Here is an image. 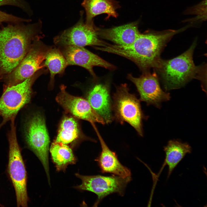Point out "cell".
<instances>
[{
    "mask_svg": "<svg viewBox=\"0 0 207 207\" xmlns=\"http://www.w3.org/2000/svg\"><path fill=\"white\" fill-rule=\"evenodd\" d=\"M186 29L185 27L177 30H168L150 32L139 35L131 44L126 46L108 44L95 49L112 53L131 60L143 72L151 68L155 69L161 59L160 54L166 44L175 35Z\"/></svg>",
    "mask_w": 207,
    "mask_h": 207,
    "instance_id": "obj_1",
    "label": "cell"
},
{
    "mask_svg": "<svg viewBox=\"0 0 207 207\" xmlns=\"http://www.w3.org/2000/svg\"><path fill=\"white\" fill-rule=\"evenodd\" d=\"M9 25L0 30V73L9 74L19 65L41 33L42 22Z\"/></svg>",
    "mask_w": 207,
    "mask_h": 207,
    "instance_id": "obj_2",
    "label": "cell"
},
{
    "mask_svg": "<svg viewBox=\"0 0 207 207\" xmlns=\"http://www.w3.org/2000/svg\"><path fill=\"white\" fill-rule=\"evenodd\" d=\"M196 44L194 42L187 50L175 58L160 60L155 69L166 90L181 87L193 78L201 81L204 90L206 88V67L205 65L196 66L193 60Z\"/></svg>",
    "mask_w": 207,
    "mask_h": 207,
    "instance_id": "obj_3",
    "label": "cell"
},
{
    "mask_svg": "<svg viewBox=\"0 0 207 207\" xmlns=\"http://www.w3.org/2000/svg\"><path fill=\"white\" fill-rule=\"evenodd\" d=\"M8 135L9 151L7 172L14 187L18 207H27L28 197L27 174L21 151L17 140L14 119L11 120Z\"/></svg>",
    "mask_w": 207,
    "mask_h": 207,
    "instance_id": "obj_4",
    "label": "cell"
},
{
    "mask_svg": "<svg viewBox=\"0 0 207 207\" xmlns=\"http://www.w3.org/2000/svg\"><path fill=\"white\" fill-rule=\"evenodd\" d=\"M127 84L118 87L113 96V108L115 116L121 124L126 122L141 136L143 135L142 120L143 115L140 101L130 93Z\"/></svg>",
    "mask_w": 207,
    "mask_h": 207,
    "instance_id": "obj_5",
    "label": "cell"
},
{
    "mask_svg": "<svg viewBox=\"0 0 207 207\" xmlns=\"http://www.w3.org/2000/svg\"><path fill=\"white\" fill-rule=\"evenodd\" d=\"M39 76L34 74L20 83L5 88L0 98L2 124L15 118L19 111L30 101L32 85Z\"/></svg>",
    "mask_w": 207,
    "mask_h": 207,
    "instance_id": "obj_6",
    "label": "cell"
},
{
    "mask_svg": "<svg viewBox=\"0 0 207 207\" xmlns=\"http://www.w3.org/2000/svg\"><path fill=\"white\" fill-rule=\"evenodd\" d=\"M74 26L61 32L53 39V42L58 47L72 45L84 47L87 46L103 47L108 43L99 38L97 28L93 23L88 24L83 20V12Z\"/></svg>",
    "mask_w": 207,
    "mask_h": 207,
    "instance_id": "obj_7",
    "label": "cell"
},
{
    "mask_svg": "<svg viewBox=\"0 0 207 207\" xmlns=\"http://www.w3.org/2000/svg\"><path fill=\"white\" fill-rule=\"evenodd\" d=\"M75 175L81 180L82 183L74 188L96 194L98 198L94 204L96 206L103 198L112 193H117L123 196L127 185L131 179V177L123 178L114 175L110 176H87L77 173Z\"/></svg>",
    "mask_w": 207,
    "mask_h": 207,
    "instance_id": "obj_8",
    "label": "cell"
},
{
    "mask_svg": "<svg viewBox=\"0 0 207 207\" xmlns=\"http://www.w3.org/2000/svg\"><path fill=\"white\" fill-rule=\"evenodd\" d=\"M26 135L28 146L41 161L50 183L48 160L50 140L42 116L37 114L30 118L27 124Z\"/></svg>",
    "mask_w": 207,
    "mask_h": 207,
    "instance_id": "obj_9",
    "label": "cell"
},
{
    "mask_svg": "<svg viewBox=\"0 0 207 207\" xmlns=\"http://www.w3.org/2000/svg\"><path fill=\"white\" fill-rule=\"evenodd\" d=\"M42 37L39 36L34 41L24 58L12 72L7 86L20 83L45 67L44 62L50 46H47L41 41Z\"/></svg>",
    "mask_w": 207,
    "mask_h": 207,
    "instance_id": "obj_10",
    "label": "cell"
},
{
    "mask_svg": "<svg viewBox=\"0 0 207 207\" xmlns=\"http://www.w3.org/2000/svg\"><path fill=\"white\" fill-rule=\"evenodd\" d=\"M128 78L136 86L140 95V100L148 105L160 108L162 102L170 99V94L161 88L158 76L155 71L152 73L149 71L143 72L139 77L129 74Z\"/></svg>",
    "mask_w": 207,
    "mask_h": 207,
    "instance_id": "obj_11",
    "label": "cell"
},
{
    "mask_svg": "<svg viewBox=\"0 0 207 207\" xmlns=\"http://www.w3.org/2000/svg\"><path fill=\"white\" fill-rule=\"evenodd\" d=\"M64 85L60 87V91L56 100L67 112L76 117L89 122L92 125L95 122L104 124L103 119L93 108L87 99L68 93Z\"/></svg>",
    "mask_w": 207,
    "mask_h": 207,
    "instance_id": "obj_12",
    "label": "cell"
},
{
    "mask_svg": "<svg viewBox=\"0 0 207 207\" xmlns=\"http://www.w3.org/2000/svg\"><path fill=\"white\" fill-rule=\"evenodd\" d=\"M68 65H76L86 69L95 79L94 66L102 67L113 70L116 67L83 47L70 45L58 47Z\"/></svg>",
    "mask_w": 207,
    "mask_h": 207,
    "instance_id": "obj_13",
    "label": "cell"
},
{
    "mask_svg": "<svg viewBox=\"0 0 207 207\" xmlns=\"http://www.w3.org/2000/svg\"><path fill=\"white\" fill-rule=\"evenodd\" d=\"M101 144V151L96 159L102 173H110L123 178L131 177V170L122 165L116 153L111 150L101 136L95 124L93 125Z\"/></svg>",
    "mask_w": 207,
    "mask_h": 207,
    "instance_id": "obj_14",
    "label": "cell"
},
{
    "mask_svg": "<svg viewBox=\"0 0 207 207\" xmlns=\"http://www.w3.org/2000/svg\"><path fill=\"white\" fill-rule=\"evenodd\" d=\"M87 100L91 106L104 120L108 123L113 120L112 104L108 86L97 84L87 93Z\"/></svg>",
    "mask_w": 207,
    "mask_h": 207,
    "instance_id": "obj_15",
    "label": "cell"
},
{
    "mask_svg": "<svg viewBox=\"0 0 207 207\" xmlns=\"http://www.w3.org/2000/svg\"><path fill=\"white\" fill-rule=\"evenodd\" d=\"M97 32L101 38L122 46L131 44L140 33L136 22L110 28H97Z\"/></svg>",
    "mask_w": 207,
    "mask_h": 207,
    "instance_id": "obj_16",
    "label": "cell"
},
{
    "mask_svg": "<svg viewBox=\"0 0 207 207\" xmlns=\"http://www.w3.org/2000/svg\"><path fill=\"white\" fill-rule=\"evenodd\" d=\"M81 5L85 10L87 23H93V18L100 14H106L108 18L118 16L117 6L113 0H84Z\"/></svg>",
    "mask_w": 207,
    "mask_h": 207,
    "instance_id": "obj_17",
    "label": "cell"
},
{
    "mask_svg": "<svg viewBox=\"0 0 207 207\" xmlns=\"http://www.w3.org/2000/svg\"><path fill=\"white\" fill-rule=\"evenodd\" d=\"M164 150L165 154L164 163L168 167V177L185 156L191 152L188 144L175 140L169 141Z\"/></svg>",
    "mask_w": 207,
    "mask_h": 207,
    "instance_id": "obj_18",
    "label": "cell"
},
{
    "mask_svg": "<svg viewBox=\"0 0 207 207\" xmlns=\"http://www.w3.org/2000/svg\"><path fill=\"white\" fill-rule=\"evenodd\" d=\"M44 64L50 72L49 86L51 88L54 85L55 76L62 75L68 65L60 49L53 46H50L47 51Z\"/></svg>",
    "mask_w": 207,
    "mask_h": 207,
    "instance_id": "obj_19",
    "label": "cell"
},
{
    "mask_svg": "<svg viewBox=\"0 0 207 207\" xmlns=\"http://www.w3.org/2000/svg\"><path fill=\"white\" fill-rule=\"evenodd\" d=\"M50 152L58 171H64L68 165L76 162V159L72 149L67 145L54 141Z\"/></svg>",
    "mask_w": 207,
    "mask_h": 207,
    "instance_id": "obj_20",
    "label": "cell"
},
{
    "mask_svg": "<svg viewBox=\"0 0 207 207\" xmlns=\"http://www.w3.org/2000/svg\"><path fill=\"white\" fill-rule=\"evenodd\" d=\"M79 135L78 124L71 117L66 116L60 124L55 142L64 144L70 143L77 139Z\"/></svg>",
    "mask_w": 207,
    "mask_h": 207,
    "instance_id": "obj_21",
    "label": "cell"
},
{
    "mask_svg": "<svg viewBox=\"0 0 207 207\" xmlns=\"http://www.w3.org/2000/svg\"><path fill=\"white\" fill-rule=\"evenodd\" d=\"M11 5L18 7L28 13L29 9L24 0H0V6ZM30 20L18 17L0 11V24L2 22H9L16 24L28 22Z\"/></svg>",
    "mask_w": 207,
    "mask_h": 207,
    "instance_id": "obj_22",
    "label": "cell"
},
{
    "mask_svg": "<svg viewBox=\"0 0 207 207\" xmlns=\"http://www.w3.org/2000/svg\"></svg>",
    "mask_w": 207,
    "mask_h": 207,
    "instance_id": "obj_23",
    "label": "cell"
}]
</instances>
